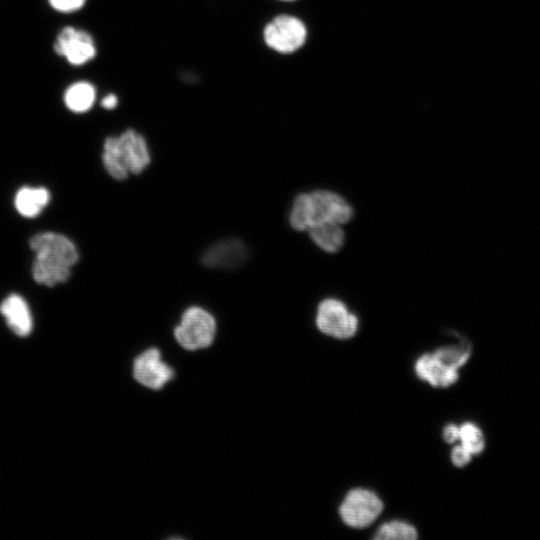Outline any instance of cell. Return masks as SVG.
I'll return each instance as SVG.
<instances>
[{
	"label": "cell",
	"instance_id": "6da1fadb",
	"mask_svg": "<svg viewBox=\"0 0 540 540\" xmlns=\"http://www.w3.org/2000/svg\"><path fill=\"white\" fill-rule=\"evenodd\" d=\"M35 253L32 265L34 280L51 287L66 282L79 255L75 244L66 236L55 232H42L30 239Z\"/></svg>",
	"mask_w": 540,
	"mask_h": 540
},
{
	"label": "cell",
	"instance_id": "7a4b0ae2",
	"mask_svg": "<svg viewBox=\"0 0 540 540\" xmlns=\"http://www.w3.org/2000/svg\"><path fill=\"white\" fill-rule=\"evenodd\" d=\"M353 216V208L341 195L328 190L298 194L289 213V223L297 231L308 230L322 222L344 224Z\"/></svg>",
	"mask_w": 540,
	"mask_h": 540
},
{
	"label": "cell",
	"instance_id": "3957f363",
	"mask_svg": "<svg viewBox=\"0 0 540 540\" xmlns=\"http://www.w3.org/2000/svg\"><path fill=\"white\" fill-rule=\"evenodd\" d=\"M102 162L111 177L124 180L130 174L143 172L151 162V155L143 135L127 129L118 136L106 138Z\"/></svg>",
	"mask_w": 540,
	"mask_h": 540
},
{
	"label": "cell",
	"instance_id": "277c9868",
	"mask_svg": "<svg viewBox=\"0 0 540 540\" xmlns=\"http://www.w3.org/2000/svg\"><path fill=\"white\" fill-rule=\"evenodd\" d=\"M470 354V345L463 340L457 345L442 347L418 358L416 374L434 387H449L457 381L458 369L466 363Z\"/></svg>",
	"mask_w": 540,
	"mask_h": 540
},
{
	"label": "cell",
	"instance_id": "5b68a950",
	"mask_svg": "<svg viewBox=\"0 0 540 540\" xmlns=\"http://www.w3.org/2000/svg\"><path fill=\"white\" fill-rule=\"evenodd\" d=\"M216 335V321L207 310L192 306L181 316L174 329L177 342L187 350H198L210 346Z\"/></svg>",
	"mask_w": 540,
	"mask_h": 540
},
{
	"label": "cell",
	"instance_id": "8992f818",
	"mask_svg": "<svg viewBox=\"0 0 540 540\" xmlns=\"http://www.w3.org/2000/svg\"><path fill=\"white\" fill-rule=\"evenodd\" d=\"M316 325L326 335L348 339L357 332L358 319L342 301L327 298L318 305Z\"/></svg>",
	"mask_w": 540,
	"mask_h": 540
},
{
	"label": "cell",
	"instance_id": "52a82bcc",
	"mask_svg": "<svg viewBox=\"0 0 540 540\" xmlns=\"http://www.w3.org/2000/svg\"><path fill=\"white\" fill-rule=\"evenodd\" d=\"M306 35L304 23L290 15L275 17L263 32L266 45L279 53L295 52L305 43Z\"/></svg>",
	"mask_w": 540,
	"mask_h": 540
},
{
	"label": "cell",
	"instance_id": "ba28073f",
	"mask_svg": "<svg viewBox=\"0 0 540 540\" xmlns=\"http://www.w3.org/2000/svg\"><path fill=\"white\" fill-rule=\"evenodd\" d=\"M383 510V503L373 492L356 488L348 492L339 507V514L345 524L363 528L372 524Z\"/></svg>",
	"mask_w": 540,
	"mask_h": 540
},
{
	"label": "cell",
	"instance_id": "9c48e42d",
	"mask_svg": "<svg viewBox=\"0 0 540 540\" xmlns=\"http://www.w3.org/2000/svg\"><path fill=\"white\" fill-rule=\"evenodd\" d=\"M54 50L74 66L88 63L97 53L92 36L87 31L72 26L64 27L59 32L54 43Z\"/></svg>",
	"mask_w": 540,
	"mask_h": 540
},
{
	"label": "cell",
	"instance_id": "30bf717a",
	"mask_svg": "<svg viewBox=\"0 0 540 540\" xmlns=\"http://www.w3.org/2000/svg\"><path fill=\"white\" fill-rule=\"evenodd\" d=\"M173 370L161 359L157 348H149L138 355L133 363V376L137 382L151 389L162 388L173 377Z\"/></svg>",
	"mask_w": 540,
	"mask_h": 540
},
{
	"label": "cell",
	"instance_id": "8fae6325",
	"mask_svg": "<svg viewBox=\"0 0 540 540\" xmlns=\"http://www.w3.org/2000/svg\"><path fill=\"white\" fill-rule=\"evenodd\" d=\"M248 257V248L238 238L221 240L210 246L201 256L204 266L232 270L240 267Z\"/></svg>",
	"mask_w": 540,
	"mask_h": 540
},
{
	"label": "cell",
	"instance_id": "7c38bea8",
	"mask_svg": "<svg viewBox=\"0 0 540 540\" xmlns=\"http://www.w3.org/2000/svg\"><path fill=\"white\" fill-rule=\"evenodd\" d=\"M0 313L16 335L24 337L31 333L33 328L31 311L21 296L17 294L7 296L0 305Z\"/></svg>",
	"mask_w": 540,
	"mask_h": 540
},
{
	"label": "cell",
	"instance_id": "4fadbf2b",
	"mask_svg": "<svg viewBox=\"0 0 540 540\" xmlns=\"http://www.w3.org/2000/svg\"><path fill=\"white\" fill-rule=\"evenodd\" d=\"M50 200L49 191L43 187H23L15 195V208L27 218L39 215Z\"/></svg>",
	"mask_w": 540,
	"mask_h": 540
},
{
	"label": "cell",
	"instance_id": "5bb4252c",
	"mask_svg": "<svg viewBox=\"0 0 540 540\" xmlns=\"http://www.w3.org/2000/svg\"><path fill=\"white\" fill-rule=\"evenodd\" d=\"M307 231L312 241L325 252H338L344 244L345 233L341 224L322 222L311 226Z\"/></svg>",
	"mask_w": 540,
	"mask_h": 540
},
{
	"label": "cell",
	"instance_id": "9a60e30c",
	"mask_svg": "<svg viewBox=\"0 0 540 540\" xmlns=\"http://www.w3.org/2000/svg\"><path fill=\"white\" fill-rule=\"evenodd\" d=\"M96 100V89L87 81L71 84L64 92V103L74 113H85L90 110Z\"/></svg>",
	"mask_w": 540,
	"mask_h": 540
},
{
	"label": "cell",
	"instance_id": "2e32d148",
	"mask_svg": "<svg viewBox=\"0 0 540 540\" xmlns=\"http://www.w3.org/2000/svg\"><path fill=\"white\" fill-rule=\"evenodd\" d=\"M416 538V529L412 525L399 520L381 525L374 535V539L377 540H414Z\"/></svg>",
	"mask_w": 540,
	"mask_h": 540
},
{
	"label": "cell",
	"instance_id": "e0dca14e",
	"mask_svg": "<svg viewBox=\"0 0 540 540\" xmlns=\"http://www.w3.org/2000/svg\"><path fill=\"white\" fill-rule=\"evenodd\" d=\"M459 439L461 445L472 455L481 453L485 447L482 431L478 426L470 422H466L459 427Z\"/></svg>",
	"mask_w": 540,
	"mask_h": 540
},
{
	"label": "cell",
	"instance_id": "ac0fdd59",
	"mask_svg": "<svg viewBox=\"0 0 540 540\" xmlns=\"http://www.w3.org/2000/svg\"><path fill=\"white\" fill-rule=\"evenodd\" d=\"M49 5L61 13H72L80 10L86 0H48Z\"/></svg>",
	"mask_w": 540,
	"mask_h": 540
},
{
	"label": "cell",
	"instance_id": "d6986e66",
	"mask_svg": "<svg viewBox=\"0 0 540 540\" xmlns=\"http://www.w3.org/2000/svg\"><path fill=\"white\" fill-rule=\"evenodd\" d=\"M472 454L461 444L456 445L451 452V461L457 467H464L471 460Z\"/></svg>",
	"mask_w": 540,
	"mask_h": 540
},
{
	"label": "cell",
	"instance_id": "ffe728a7",
	"mask_svg": "<svg viewBox=\"0 0 540 540\" xmlns=\"http://www.w3.org/2000/svg\"><path fill=\"white\" fill-rule=\"evenodd\" d=\"M442 437L446 443H454L459 439V427L454 424L447 425L443 430Z\"/></svg>",
	"mask_w": 540,
	"mask_h": 540
},
{
	"label": "cell",
	"instance_id": "44dd1931",
	"mask_svg": "<svg viewBox=\"0 0 540 540\" xmlns=\"http://www.w3.org/2000/svg\"><path fill=\"white\" fill-rule=\"evenodd\" d=\"M101 105L108 110L114 109L118 105V97L113 93L107 94L101 100Z\"/></svg>",
	"mask_w": 540,
	"mask_h": 540
},
{
	"label": "cell",
	"instance_id": "7402d4cb",
	"mask_svg": "<svg viewBox=\"0 0 540 540\" xmlns=\"http://www.w3.org/2000/svg\"><path fill=\"white\" fill-rule=\"evenodd\" d=\"M283 1H293V0H283Z\"/></svg>",
	"mask_w": 540,
	"mask_h": 540
}]
</instances>
